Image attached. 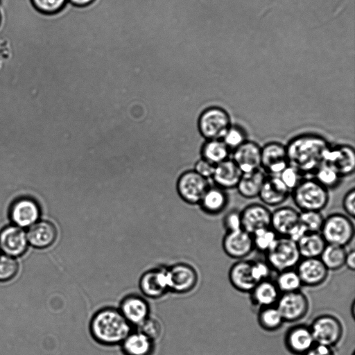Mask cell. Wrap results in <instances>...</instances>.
Instances as JSON below:
<instances>
[{"label": "cell", "instance_id": "cell-2", "mask_svg": "<svg viewBox=\"0 0 355 355\" xmlns=\"http://www.w3.org/2000/svg\"><path fill=\"white\" fill-rule=\"evenodd\" d=\"M90 331L98 343L112 345L121 343L131 333V324L119 310L105 308L96 312L92 318Z\"/></svg>", "mask_w": 355, "mask_h": 355}, {"label": "cell", "instance_id": "cell-42", "mask_svg": "<svg viewBox=\"0 0 355 355\" xmlns=\"http://www.w3.org/2000/svg\"><path fill=\"white\" fill-rule=\"evenodd\" d=\"M279 177L290 191L304 178L297 169L290 165L282 171Z\"/></svg>", "mask_w": 355, "mask_h": 355}, {"label": "cell", "instance_id": "cell-20", "mask_svg": "<svg viewBox=\"0 0 355 355\" xmlns=\"http://www.w3.org/2000/svg\"><path fill=\"white\" fill-rule=\"evenodd\" d=\"M142 293L152 298L162 296L168 288L167 269L155 268L146 272L139 281Z\"/></svg>", "mask_w": 355, "mask_h": 355}, {"label": "cell", "instance_id": "cell-50", "mask_svg": "<svg viewBox=\"0 0 355 355\" xmlns=\"http://www.w3.org/2000/svg\"><path fill=\"white\" fill-rule=\"evenodd\" d=\"M345 266L349 270L354 271L355 270V251L354 248L347 251Z\"/></svg>", "mask_w": 355, "mask_h": 355}, {"label": "cell", "instance_id": "cell-31", "mask_svg": "<svg viewBox=\"0 0 355 355\" xmlns=\"http://www.w3.org/2000/svg\"><path fill=\"white\" fill-rule=\"evenodd\" d=\"M296 243L302 258H319L327 245L320 232H307Z\"/></svg>", "mask_w": 355, "mask_h": 355}, {"label": "cell", "instance_id": "cell-13", "mask_svg": "<svg viewBox=\"0 0 355 355\" xmlns=\"http://www.w3.org/2000/svg\"><path fill=\"white\" fill-rule=\"evenodd\" d=\"M261 146L256 141L248 139L231 152V159L242 173H248L261 169Z\"/></svg>", "mask_w": 355, "mask_h": 355}, {"label": "cell", "instance_id": "cell-25", "mask_svg": "<svg viewBox=\"0 0 355 355\" xmlns=\"http://www.w3.org/2000/svg\"><path fill=\"white\" fill-rule=\"evenodd\" d=\"M249 293L251 303L258 309L275 306L281 294L275 282L270 279L257 284Z\"/></svg>", "mask_w": 355, "mask_h": 355}, {"label": "cell", "instance_id": "cell-10", "mask_svg": "<svg viewBox=\"0 0 355 355\" xmlns=\"http://www.w3.org/2000/svg\"><path fill=\"white\" fill-rule=\"evenodd\" d=\"M324 163L334 168L343 178L352 175L355 170V151L349 144L331 145L325 154Z\"/></svg>", "mask_w": 355, "mask_h": 355}, {"label": "cell", "instance_id": "cell-14", "mask_svg": "<svg viewBox=\"0 0 355 355\" xmlns=\"http://www.w3.org/2000/svg\"><path fill=\"white\" fill-rule=\"evenodd\" d=\"M302 286L316 287L327 279L329 270L320 258H302L296 266Z\"/></svg>", "mask_w": 355, "mask_h": 355}, {"label": "cell", "instance_id": "cell-47", "mask_svg": "<svg viewBox=\"0 0 355 355\" xmlns=\"http://www.w3.org/2000/svg\"><path fill=\"white\" fill-rule=\"evenodd\" d=\"M215 166L207 161L201 159L196 164V172L206 179L211 178Z\"/></svg>", "mask_w": 355, "mask_h": 355}, {"label": "cell", "instance_id": "cell-28", "mask_svg": "<svg viewBox=\"0 0 355 355\" xmlns=\"http://www.w3.org/2000/svg\"><path fill=\"white\" fill-rule=\"evenodd\" d=\"M57 236L55 226L49 222L37 223L30 228L27 239L34 247L44 248L52 245Z\"/></svg>", "mask_w": 355, "mask_h": 355}, {"label": "cell", "instance_id": "cell-36", "mask_svg": "<svg viewBox=\"0 0 355 355\" xmlns=\"http://www.w3.org/2000/svg\"><path fill=\"white\" fill-rule=\"evenodd\" d=\"M274 282L280 293L299 291L302 286L298 273L294 268L278 272Z\"/></svg>", "mask_w": 355, "mask_h": 355}, {"label": "cell", "instance_id": "cell-41", "mask_svg": "<svg viewBox=\"0 0 355 355\" xmlns=\"http://www.w3.org/2000/svg\"><path fill=\"white\" fill-rule=\"evenodd\" d=\"M34 8L40 12L53 15L60 12L68 0H31Z\"/></svg>", "mask_w": 355, "mask_h": 355}, {"label": "cell", "instance_id": "cell-19", "mask_svg": "<svg viewBox=\"0 0 355 355\" xmlns=\"http://www.w3.org/2000/svg\"><path fill=\"white\" fill-rule=\"evenodd\" d=\"M291 191L279 175H266L258 198L266 207H278L288 198Z\"/></svg>", "mask_w": 355, "mask_h": 355}, {"label": "cell", "instance_id": "cell-44", "mask_svg": "<svg viewBox=\"0 0 355 355\" xmlns=\"http://www.w3.org/2000/svg\"><path fill=\"white\" fill-rule=\"evenodd\" d=\"M140 332L154 340L161 334V324L154 318H147L140 324Z\"/></svg>", "mask_w": 355, "mask_h": 355}, {"label": "cell", "instance_id": "cell-18", "mask_svg": "<svg viewBox=\"0 0 355 355\" xmlns=\"http://www.w3.org/2000/svg\"><path fill=\"white\" fill-rule=\"evenodd\" d=\"M284 344L294 354L304 355L315 343L309 327L305 324H297L290 327L284 334Z\"/></svg>", "mask_w": 355, "mask_h": 355}, {"label": "cell", "instance_id": "cell-23", "mask_svg": "<svg viewBox=\"0 0 355 355\" xmlns=\"http://www.w3.org/2000/svg\"><path fill=\"white\" fill-rule=\"evenodd\" d=\"M241 175L239 168L230 157L215 166L211 178L215 186L227 191L236 187Z\"/></svg>", "mask_w": 355, "mask_h": 355}, {"label": "cell", "instance_id": "cell-16", "mask_svg": "<svg viewBox=\"0 0 355 355\" xmlns=\"http://www.w3.org/2000/svg\"><path fill=\"white\" fill-rule=\"evenodd\" d=\"M231 285L238 291L250 293L257 284L253 269L252 260L240 259L234 263L228 271Z\"/></svg>", "mask_w": 355, "mask_h": 355}, {"label": "cell", "instance_id": "cell-43", "mask_svg": "<svg viewBox=\"0 0 355 355\" xmlns=\"http://www.w3.org/2000/svg\"><path fill=\"white\" fill-rule=\"evenodd\" d=\"M223 226L226 232L243 229L240 211L234 209L226 213L223 218Z\"/></svg>", "mask_w": 355, "mask_h": 355}, {"label": "cell", "instance_id": "cell-15", "mask_svg": "<svg viewBox=\"0 0 355 355\" xmlns=\"http://www.w3.org/2000/svg\"><path fill=\"white\" fill-rule=\"evenodd\" d=\"M207 179L196 171H188L179 179L178 189L183 199L190 203L200 202L209 188Z\"/></svg>", "mask_w": 355, "mask_h": 355}, {"label": "cell", "instance_id": "cell-21", "mask_svg": "<svg viewBox=\"0 0 355 355\" xmlns=\"http://www.w3.org/2000/svg\"><path fill=\"white\" fill-rule=\"evenodd\" d=\"M27 245V235L19 227H8L0 234V248L6 255L20 256L24 253Z\"/></svg>", "mask_w": 355, "mask_h": 355}, {"label": "cell", "instance_id": "cell-22", "mask_svg": "<svg viewBox=\"0 0 355 355\" xmlns=\"http://www.w3.org/2000/svg\"><path fill=\"white\" fill-rule=\"evenodd\" d=\"M119 311L130 324L140 325L148 318L149 306L142 297L131 295L123 299Z\"/></svg>", "mask_w": 355, "mask_h": 355}, {"label": "cell", "instance_id": "cell-39", "mask_svg": "<svg viewBox=\"0 0 355 355\" xmlns=\"http://www.w3.org/2000/svg\"><path fill=\"white\" fill-rule=\"evenodd\" d=\"M324 219L321 211H304L299 214V221L309 232H320Z\"/></svg>", "mask_w": 355, "mask_h": 355}, {"label": "cell", "instance_id": "cell-24", "mask_svg": "<svg viewBox=\"0 0 355 355\" xmlns=\"http://www.w3.org/2000/svg\"><path fill=\"white\" fill-rule=\"evenodd\" d=\"M299 214L300 211L292 207H279L271 211L270 227L279 236H286L299 222Z\"/></svg>", "mask_w": 355, "mask_h": 355}, {"label": "cell", "instance_id": "cell-27", "mask_svg": "<svg viewBox=\"0 0 355 355\" xmlns=\"http://www.w3.org/2000/svg\"><path fill=\"white\" fill-rule=\"evenodd\" d=\"M229 202L227 191L216 187H209L200 203L202 210L210 215H217L223 211Z\"/></svg>", "mask_w": 355, "mask_h": 355}, {"label": "cell", "instance_id": "cell-7", "mask_svg": "<svg viewBox=\"0 0 355 355\" xmlns=\"http://www.w3.org/2000/svg\"><path fill=\"white\" fill-rule=\"evenodd\" d=\"M232 124L229 112L219 106L207 108L198 119L199 131L207 140L221 139Z\"/></svg>", "mask_w": 355, "mask_h": 355}, {"label": "cell", "instance_id": "cell-38", "mask_svg": "<svg viewBox=\"0 0 355 355\" xmlns=\"http://www.w3.org/2000/svg\"><path fill=\"white\" fill-rule=\"evenodd\" d=\"M248 139L245 130L237 124H232L221 139L231 152Z\"/></svg>", "mask_w": 355, "mask_h": 355}, {"label": "cell", "instance_id": "cell-48", "mask_svg": "<svg viewBox=\"0 0 355 355\" xmlns=\"http://www.w3.org/2000/svg\"><path fill=\"white\" fill-rule=\"evenodd\" d=\"M307 232L306 228L299 221L291 230L288 232L286 237L289 238L294 242L297 243L300 241Z\"/></svg>", "mask_w": 355, "mask_h": 355}, {"label": "cell", "instance_id": "cell-11", "mask_svg": "<svg viewBox=\"0 0 355 355\" xmlns=\"http://www.w3.org/2000/svg\"><path fill=\"white\" fill-rule=\"evenodd\" d=\"M222 248L227 256L237 260L244 259L254 250L252 234L243 229L226 232Z\"/></svg>", "mask_w": 355, "mask_h": 355}, {"label": "cell", "instance_id": "cell-6", "mask_svg": "<svg viewBox=\"0 0 355 355\" xmlns=\"http://www.w3.org/2000/svg\"><path fill=\"white\" fill-rule=\"evenodd\" d=\"M315 344L330 347L342 339L344 328L340 320L334 315L323 313L315 317L309 324Z\"/></svg>", "mask_w": 355, "mask_h": 355}, {"label": "cell", "instance_id": "cell-34", "mask_svg": "<svg viewBox=\"0 0 355 355\" xmlns=\"http://www.w3.org/2000/svg\"><path fill=\"white\" fill-rule=\"evenodd\" d=\"M257 322L264 331L272 332L279 330L284 321L276 306H270L259 309Z\"/></svg>", "mask_w": 355, "mask_h": 355}, {"label": "cell", "instance_id": "cell-3", "mask_svg": "<svg viewBox=\"0 0 355 355\" xmlns=\"http://www.w3.org/2000/svg\"><path fill=\"white\" fill-rule=\"evenodd\" d=\"M295 207L304 211H321L328 205L329 191L313 177H304L291 191Z\"/></svg>", "mask_w": 355, "mask_h": 355}, {"label": "cell", "instance_id": "cell-51", "mask_svg": "<svg viewBox=\"0 0 355 355\" xmlns=\"http://www.w3.org/2000/svg\"><path fill=\"white\" fill-rule=\"evenodd\" d=\"M73 6L77 7H85L95 1V0H68Z\"/></svg>", "mask_w": 355, "mask_h": 355}, {"label": "cell", "instance_id": "cell-8", "mask_svg": "<svg viewBox=\"0 0 355 355\" xmlns=\"http://www.w3.org/2000/svg\"><path fill=\"white\" fill-rule=\"evenodd\" d=\"M276 307L282 316L284 322H297L303 319L309 309L306 295L300 290L281 293L276 303Z\"/></svg>", "mask_w": 355, "mask_h": 355}, {"label": "cell", "instance_id": "cell-29", "mask_svg": "<svg viewBox=\"0 0 355 355\" xmlns=\"http://www.w3.org/2000/svg\"><path fill=\"white\" fill-rule=\"evenodd\" d=\"M266 175L261 169L242 173L236 187L238 193L246 199L257 198Z\"/></svg>", "mask_w": 355, "mask_h": 355}, {"label": "cell", "instance_id": "cell-37", "mask_svg": "<svg viewBox=\"0 0 355 355\" xmlns=\"http://www.w3.org/2000/svg\"><path fill=\"white\" fill-rule=\"evenodd\" d=\"M278 236L270 227L259 229L252 234L254 248L266 253Z\"/></svg>", "mask_w": 355, "mask_h": 355}, {"label": "cell", "instance_id": "cell-26", "mask_svg": "<svg viewBox=\"0 0 355 355\" xmlns=\"http://www.w3.org/2000/svg\"><path fill=\"white\" fill-rule=\"evenodd\" d=\"M11 218L19 227H28L35 224L40 216V209L37 203L28 198L17 200L11 209Z\"/></svg>", "mask_w": 355, "mask_h": 355}, {"label": "cell", "instance_id": "cell-40", "mask_svg": "<svg viewBox=\"0 0 355 355\" xmlns=\"http://www.w3.org/2000/svg\"><path fill=\"white\" fill-rule=\"evenodd\" d=\"M18 270V264L12 257L0 254V281H8L13 278Z\"/></svg>", "mask_w": 355, "mask_h": 355}, {"label": "cell", "instance_id": "cell-49", "mask_svg": "<svg viewBox=\"0 0 355 355\" xmlns=\"http://www.w3.org/2000/svg\"><path fill=\"white\" fill-rule=\"evenodd\" d=\"M304 355H335L332 347L323 345L315 344Z\"/></svg>", "mask_w": 355, "mask_h": 355}, {"label": "cell", "instance_id": "cell-46", "mask_svg": "<svg viewBox=\"0 0 355 355\" xmlns=\"http://www.w3.org/2000/svg\"><path fill=\"white\" fill-rule=\"evenodd\" d=\"M342 207L347 216L354 218L355 216V189H349L342 200Z\"/></svg>", "mask_w": 355, "mask_h": 355}, {"label": "cell", "instance_id": "cell-4", "mask_svg": "<svg viewBox=\"0 0 355 355\" xmlns=\"http://www.w3.org/2000/svg\"><path fill=\"white\" fill-rule=\"evenodd\" d=\"M320 233L327 244L345 247L354 239V223L346 214L332 213L324 218Z\"/></svg>", "mask_w": 355, "mask_h": 355}, {"label": "cell", "instance_id": "cell-32", "mask_svg": "<svg viewBox=\"0 0 355 355\" xmlns=\"http://www.w3.org/2000/svg\"><path fill=\"white\" fill-rule=\"evenodd\" d=\"M201 154L203 159L216 165L229 159L231 151L221 139H211L205 142Z\"/></svg>", "mask_w": 355, "mask_h": 355}, {"label": "cell", "instance_id": "cell-5", "mask_svg": "<svg viewBox=\"0 0 355 355\" xmlns=\"http://www.w3.org/2000/svg\"><path fill=\"white\" fill-rule=\"evenodd\" d=\"M266 261L277 272L296 267L302 259L297 243L286 236H278L266 252Z\"/></svg>", "mask_w": 355, "mask_h": 355}, {"label": "cell", "instance_id": "cell-1", "mask_svg": "<svg viewBox=\"0 0 355 355\" xmlns=\"http://www.w3.org/2000/svg\"><path fill=\"white\" fill-rule=\"evenodd\" d=\"M331 145L327 138L317 133L297 135L285 145L288 165L295 167L304 177L313 175L324 163L325 154Z\"/></svg>", "mask_w": 355, "mask_h": 355}, {"label": "cell", "instance_id": "cell-52", "mask_svg": "<svg viewBox=\"0 0 355 355\" xmlns=\"http://www.w3.org/2000/svg\"><path fill=\"white\" fill-rule=\"evenodd\" d=\"M1 12H0V24H1Z\"/></svg>", "mask_w": 355, "mask_h": 355}, {"label": "cell", "instance_id": "cell-30", "mask_svg": "<svg viewBox=\"0 0 355 355\" xmlns=\"http://www.w3.org/2000/svg\"><path fill=\"white\" fill-rule=\"evenodd\" d=\"M153 340L141 332L130 333L121 343L125 355H149L153 348Z\"/></svg>", "mask_w": 355, "mask_h": 355}, {"label": "cell", "instance_id": "cell-33", "mask_svg": "<svg viewBox=\"0 0 355 355\" xmlns=\"http://www.w3.org/2000/svg\"><path fill=\"white\" fill-rule=\"evenodd\" d=\"M346 254L345 247L327 244L319 258L328 270H338L345 266Z\"/></svg>", "mask_w": 355, "mask_h": 355}, {"label": "cell", "instance_id": "cell-12", "mask_svg": "<svg viewBox=\"0 0 355 355\" xmlns=\"http://www.w3.org/2000/svg\"><path fill=\"white\" fill-rule=\"evenodd\" d=\"M168 288L178 293L192 291L198 281L196 270L187 263H178L167 269Z\"/></svg>", "mask_w": 355, "mask_h": 355}, {"label": "cell", "instance_id": "cell-17", "mask_svg": "<svg viewBox=\"0 0 355 355\" xmlns=\"http://www.w3.org/2000/svg\"><path fill=\"white\" fill-rule=\"evenodd\" d=\"M241 212L242 228L250 234L270 227L271 211L262 203H251Z\"/></svg>", "mask_w": 355, "mask_h": 355}, {"label": "cell", "instance_id": "cell-45", "mask_svg": "<svg viewBox=\"0 0 355 355\" xmlns=\"http://www.w3.org/2000/svg\"><path fill=\"white\" fill-rule=\"evenodd\" d=\"M253 272L257 282L269 279L272 269L265 261L252 260Z\"/></svg>", "mask_w": 355, "mask_h": 355}, {"label": "cell", "instance_id": "cell-9", "mask_svg": "<svg viewBox=\"0 0 355 355\" xmlns=\"http://www.w3.org/2000/svg\"><path fill=\"white\" fill-rule=\"evenodd\" d=\"M288 166L286 146L272 141L261 150V169L268 175H279Z\"/></svg>", "mask_w": 355, "mask_h": 355}, {"label": "cell", "instance_id": "cell-35", "mask_svg": "<svg viewBox=\"0 0 355 355\" xmlns=\"http://www.w3.org/2000/svg\"><path fill=\"white\" fill-rule=\"evenodd\" d=\"M312 177L328 190L337 188L343 178L334 168L325 163L315 171Z\"/></svg>", "mask_w": 355, "mask_h": 355}]
</instances>
